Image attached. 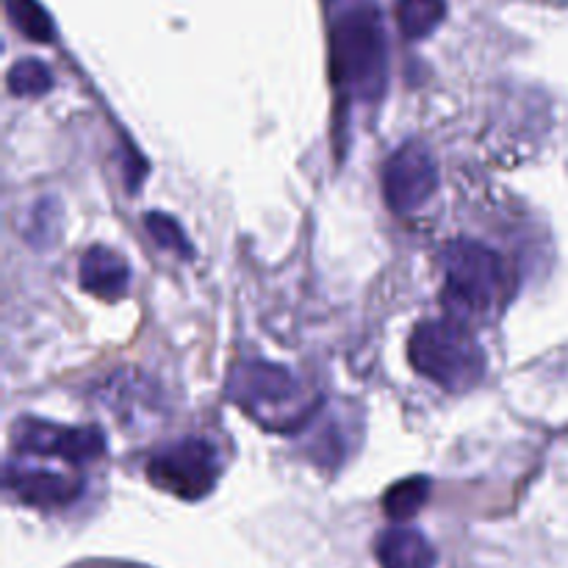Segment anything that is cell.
<instances>
[{
	"instance_id": "cell-1",
	"label": "cell",
	"mask_w": 568,
	"mask_h": 568,
	"mask_svg": "<svg viewBox=\"0 0 568 568\" xmlns=\"http://www.w3.org/2000/svg\"><path fill=\"white\" fill-rule=\"evenodd\" d=\"M331 72L338 92L361 103L383 98L388 44L381 9L372 0H347L331 20Z\"/></svg>"
},
{
	"instance_id": "cell-2",
	"label": "cell",
	"mask_w": 568,
	"mask_h": 568,
	"mask_svg": "<svg viewBox=\"0 0 568 568\" xmlns=\"http://www.w3.org/2000/svg\"><path fill=\"white\" fill-rule=\"evenodd\" d=\"M444 303L449 314L466 322V316H488L514 297V277L508 264L491 247L471 239L453 242L442 255Z\"/></svg>"
},
{
	"instance_id": "cell-3",
	"label": "cell",
	"mask_w": 568,
	"mask_h": 568,
	"mask_svg": "<svg viewBox=\"0 0 568 568\" xmlns=\"http://www.w3.org/2000/svg\"><path fill=\"white\" fill-rule=\"evenodd\" d=\"M408 358L419 375L453 394L475 388L486 377L488 366L471 327L453 314L416 325L408 342Z\"/></svg>"
},
{
	"instance_id": "cell-4",
	"label": "cell",
	"mask_w": 568,
	"mask_h": 568,
	"mask_svg": "<svg viewBox=\"0 0 568 568\" xmlns=\"http://www.w3.org/2000/svg\"><path fill=\"white\" fill-rule=\"evenodd\" d=\"M227 397L270 430H294L311 416L303 383L286 366L270 361H244L227 383Z\"/></svg>"
},
{
	"instance_id": "cell-5",
	"label": "cell",
	"mask_w": 568,
	"mask_h": 568,
	"mask_svg": "<svg viewBox=\"0 0 568 568\" xmlns=\"http://www.w3.org/2000/svg\"><path fill=\"white\" fill-rule=\"evenodd\" d=\"M220 469V455L203 438L166 444L148 460L150 483L181 499H203L214 491Z\"/></svg>"
},
{
	"instance_id": "cell-6",
	"label": "cell",
	"mask_w": 568,
	"mask_h": 568,
	"mask_svg": "<svg viewBox=\"0 0 568 568\" xmlns=\"http://www.w3.org/2000/svg\"><path fill=\"white\" fill-rule=\"evenodd\" d=\"M17 453L37 458H61L67 464H89L105 453V436L100 427H64L39 419H20L11 430Z\"/></svg>"
},
{
	"instance_id": "cell-7",
	"label": "cell",
	"mask_w": 568,
	"mask_h": 568,
	"mask_svg": "<svg viewBox=\"0 0 568 568\" xmlns=\"http://www.w3.org/2000/svg\"><path fill=\"white\" fill-rule=\"evenodd\" d=\"M438 189V166L422 142H405L383 166V197L394 214H414Z\"/></svg>"
},
{
	"instance_id": "cell-8",
	"label": "cell",
	"mask_w": 568,
	"mask_h": 568,
	"mask_svg": "<svg viewBox=\"0 0 568 568\" xmlns=\"http://www.w3.org/2000/svg\"><path fill=\"white\" fill-rule=\"evenodd\" d=\"M6 488L33 508H59L81 494V483L50 469H31L22 464L6 466Z\"/></svg>"
},
{
	"instance_id": "cell-9",
	"label": "cell",
	"mask_w": 568,
	"mask_h": 568,
	"mask_svg": "<svg viewBox=\"0 0 568 568\" xmlns=\"http://www.w3.org/2000/svg\"><path fill=\"white\" fill-rule=\"evenodd\" d=\"M78 281H81L83 292L94 294L98 300H120L131 286V270H128L125 258L114 250L98 247L87 250L78 266Z\"/></svg>"
},
{
	"instance_id": "cell-10",
	"label": "cell",
	"mask_w": 568,
	"mask_h": 568,
	"mask_svg": "<svg viewBox=\"0 0 568 568\" xmlns=\"http://www.w3.org/2000/svg\"><path fill=\"white\" fill-rule=\"evenodd\" d=\"M383 568H436L438 555L433 544L410 527H388L375 544Z\"/></svg>"
},
{
	"instance_id": "cell-11",
	"label": "cell",
	"mask_w": 568,
	"mask_h": 568,
	"mask_svg": "<svg viewBox=\"0 0 568 568\" xmlns=\"http://www.w3.org/2000/svg\"><path fill=\"white\" fill-rule=\"evenodd\" d=\"M447 17V0H397V22L405 39H425Z\"/></svg>"
},
{
	"instance_id": "cell-12",
	"label": "cell",
	"mask_w": 568,
	"mask_h": 568,
	"mask_svg": "<svg viewBox=\"0 0 568 568\" xmlns=\"http://www.w3.org/2000/svg\"><path fill=\"white\" fill-rule=\"evenodd\" d=\"M6 14H9L11 26L31 42H53L55 39L53 17L39 0H6Z\"/></svg>"
},
{
	"instance_id": "cell-13",
	"label": "cell",
	"mask_w": 568,
	"mask_h": 568,
	"mask_svg": "<svg viewBox=\"0 0 568 568\" xmlns=\"http://www.w3.org/2000/svg\"><path fill=\"white\" fill-rule=\"evenodd\" d=\"M427 497H430V480L427 477H410V480H403L388 488L386 497H383V510L394 521H408L425 508Z\"/></svg>"
},
{
	"instance_id": "cell-14",
	"label": "cell",
	"mask_w": 568,
	"mask_h": 568,
	"mask_svg": "<svg viewBox=\"0 0 568 568\" xmlns=\"http://www.w3.org/2000/svg\"><path fill=\"white\" fill-rule=\"evenodd\" d=\"M9 92L17 98H42L53 89V72L39 59H20L9 70Z\"/></svg>"
},
{
	"instance_id": "cell-15",
	"label": "cell",
	"mask_w": 568,
	"mask_h": 568,
	"mask_svg": "<svg viewBox=\"0 0 568 568\" xmlns=\"http://www.w3.org/2000/svg\"><path fill=\"white\" fill-rule=\"evenodd\" d=\"M61 231V211L53 200H42L37 209L31 211L26 225V239L33 247H50Z\"/></svg>"
},
{
	"instance_id": "cell-16",
	"label": "cell",
	"mask_w": 568,
	"mask_h": 568,
	"mask_svg": "<svg viewBox=\"0 0 568 568\" xmlns=\"http://www.w3.org/2000/svg\"><path fill=\"white\" fill-rule=\"evenodd\" d=\"M144 225H148L150 236H153V242L159 244V247L172 250V253H183V255L192 253L186 242V233H183V227L178 225V220H172L170 214L150 211V214L144 216Z\"/></svg>"
}]
</instances>
